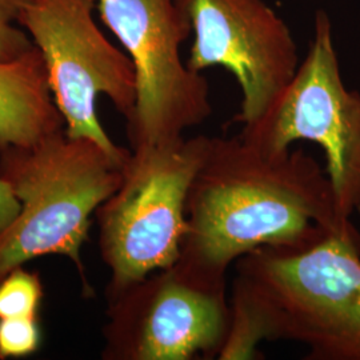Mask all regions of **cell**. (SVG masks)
<instances>
[{
	"label": "cell",
	"instance_id": "cell-1",
	"mask_svg": "<svg viewBox=\"0 0 360 360\" xmlns=\"http://www.w3.org/2000/svg\"><path fill=\"white\" fill-rule=\"evenodd\" d=\"M352 224L338 214L326 171L303 148L270 154L239 135L211 136L188 193L178 262L227 283L232 264L260 247H307Z\"/></svg>",
	"mask_w": 360,
	"mask_h": 360
},
{
	"label": "cell",
	"instance_id": "cell-2",
	"mask_svg": "<svg viewBox=\"0 0 360 360\" xmlns=\"http://www.w3.org/2000/svg\"><path fill=\"white\" fill-rule=\"evenodd\" d=\"M230 304L263 340H291L307 360H360V232L307 247H260L235 262Z\"/></svg>",
	"mask_w": 360,
	"mask_h": 360
},
{
	"label": "cell",
	"instance_id": "cell-3",
	"mask_svg": "<svg viewBox=\"0 0 360 360\" xmlns=\"http://www.w3.org/2000/svg\"><path fill=\"white\" fill-rule=\"evenodd\" d=\"M126 162L65 129L28 147L0 150V176L20 205L0 236V281L37 257L63 255L86 283L80 250L92 215L120 186Z\"/></svg>",
	"mask_w": 360,
	"mask_h": 360
},
{
	"label": "cell",
	"instance_id": "cell-4",
	"mask_svg": "<svg viewBox=\"0 0 360 360\" xmlns=\"http://www.w3.org/2000/svg\"><path fill=\"white\" fill-rule=\"evenodd\" d=\"M211 136L198 135L131 150L123 179L95 212L99 250L115 292L179 260L187 199Z\"/></svg>",
	"mask_w": 360,
	"mask_h": 360
},
{
	"label": "cell",
	"instance_id": "cell-5",
	"mask_svg": "<svg viewBox=\"0 0 360 360\" xmlns=\"http://www.w3.org/2000/svg\"><path fill=\"white\" fill-rule=\"evenodd\" d=\"M239 136L270 154L285 153L297 141L316 143L338 214L360 217V94L342 80L331 22L323 11L294 77L263 115L243 124Z\"/></svg>",
	"mask_w": 360,
	"mask_h": 360
},
{
	"label": "cell",
	"instance_id": "cell-6",
	"mask_svg": "<svg viewBox=\"0 0 360 360\" xmlns=\"http://www.w3.org/2000/svg\"><path fill=\"white\" fill-rule=\"evenodd\" d=\"M98 10L135 70L131 150L178 141L205 123L212 114L210 86L181 59L191 26L179 0H98Z\"/></svg>",
	"mask_w": 360,
	"mask_h": 360
},
{
	"label": "cell",
	"instance_id": "cell-7",
	"mask_svg": "<svg viewBox=\"0 0 360 360\" xmlns=\"http://www.w3.org/2000/svg\"><path fill=\"white\" fill-rule=\"evenodd\" d=\"M98 0H30L19 16L44 60L53 101L72 138H89L119 159L120 147L101 124L96 101L105 95L117 112L132 115L136 77L132 62L104 37L94 19Z\"/></svg>",
	"mask_w": 360,
	"mask_h": 360
},
{
	"label": "cell",
	"instance_id": "cell-8",
	"mask_svg": "<svg viewBox=\"0 0 360 360\" xmlns=\"http://www.w3.org/2000/svg\"><path fill=\"white\" fill-rule=\"evenodd\" d=\"M104 360H193L218 356L230 323L227 283L179 262L107 292Z\"/></svg>",
	"mask_w": 360,
	"mask_h": 360
},
{
	"label": "cell",
	"instance_id": "cell-9",
	"mask_svg": "<svg viewBox=\"0 0 360 360\" xmlns=\"http://www.w3.org/2000/svg\"><path fill=\"white\" fill-rule=\"evenodd\" d=\"M193 41L187 65L230 71L242 91L233 122L263 115L300 65L290 27L264 0H179Z\"/></svg>",
	"mask_w": 360,
	"mask_h": 360
},
{
	"label": "cell",
	"instance_id": "cell-10",
	"mask_svg": "<svg viewBox=\"0 0 360 360\" xmlns=\"http://www.w3.org/2000/svg\"><path fill=\"white\" fill-rule=\"evenodd\" d=\"M62 129L65 119L53 101L38 47L0 63V150L28 147Z\"/></svg>",
	"mask_w": 360,
	"mask_h": 360
},
{
	"label": "cell",
	"instance_id": "cell-11",
	"mask_svg": "<svg viewBox=\"0 0 360 360\" xmlns=\"http://www.w3.org/2000/svg\"><path fill=\"white\" fill-rule=\"evenodd\" d=\"M43 295L37 272L15 269L0 281V319L38 318Z\"/></svg>",
	"mask_w": 360,
	"mask_h": 360
},
{
	"label": "cell",
	"instance_id": "cell-12",
	"mask_svg": "<svg viewBox=\"0 0 360 360\" xmlns=\"http://www.w3.org/2000/svg\"><path fill=\"white\" fill-rule=\"evenodd\" d=\"M41 343L38 318L0 319V359H18L35 354Z\"/></svg>",
	"mask_w": 360,
	"mask_h": 360
},
{
	"label": "cell",
	"instance_id": "cell-13",
	"mask_svg": "<svg viewBox=\"0 0 360 360\" xmlns=\"http://www.w3.org/2000/svg\"><path fill=\"white\" fill-rule=\"evenodd\" d=\"M30 0H0V63H10L34 49L26 31L18 25Z\"/></svg>",
	"mask_w": 360,
	"mask_h": 360
},
{
	"label": "cell",
	"instance_id": "cell-14",
	"mask_svg": "<svg viewBox=\"0 0 360 360\" xmlns=\"http://www.w3.org/2000/svg\"><path fill=\"white\" fill-rule=\"evenodd\" d=\"M20 205L8 181L0 176V236L10 229L19 215Z\"/></svg>",
	"mask_w": 360,
	"mask_h": 360
}]
</instances>
